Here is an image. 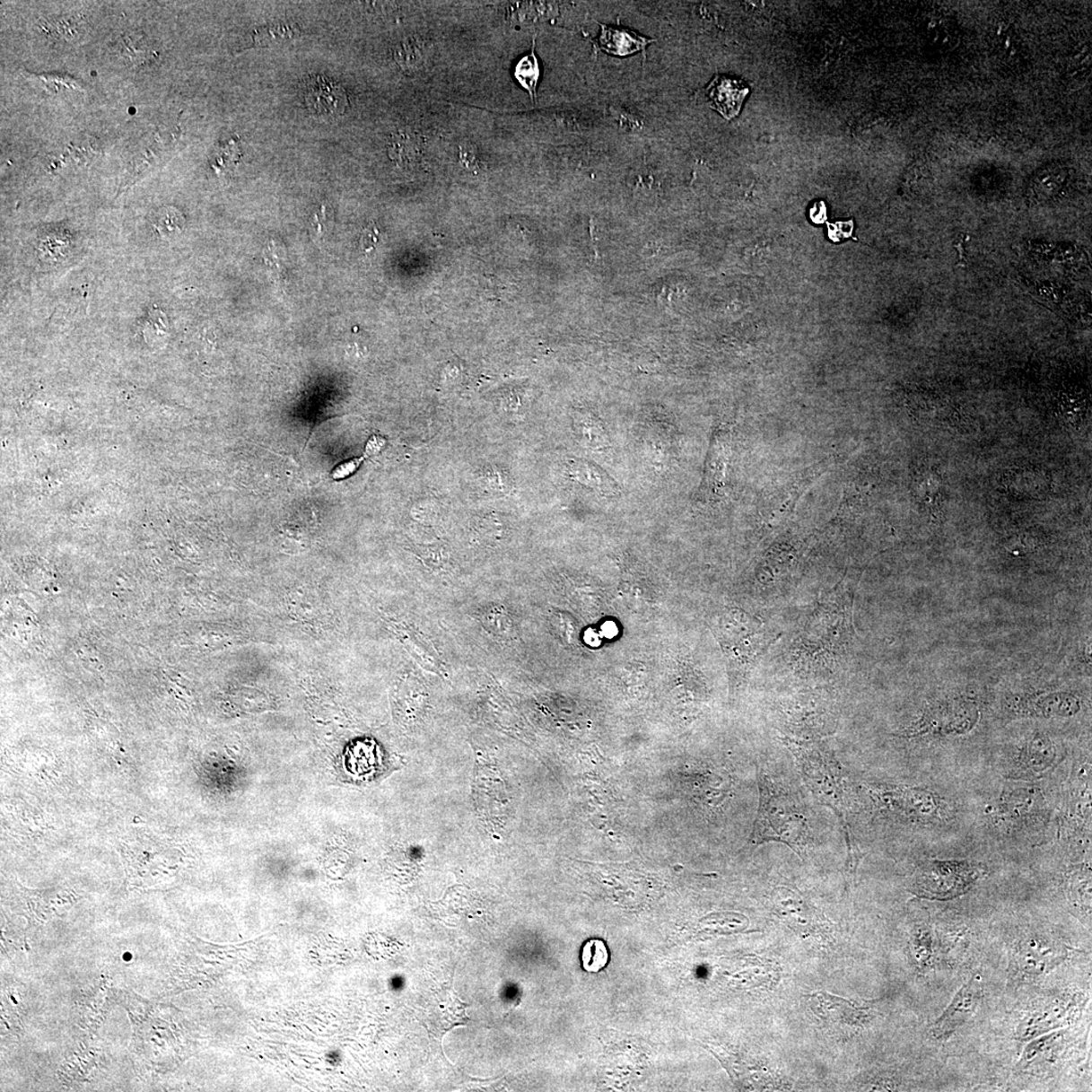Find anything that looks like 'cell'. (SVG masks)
<instances>
[{
  "label": "cell",
  "mask_w": 1092,
  "mask_h": 1092,
  "mask_svg": "<svg viewBox=\"0 0 1092 1092\" xmlns=\"http://www.w3.org/2000/svg\"><path fill=\"white\" fill-rule=\"evenodd\" d=\"M783 741L793 754L804 782L811 793L838 816L847 842V871L854 874L860 862V852L852 839L848 823L851 797L846 776L840 763L816 741L788 738H784Z\"/></svg>",
  "instance_id": "cell-1"
},
{
  "label": "cell",
  "mask_w": 1092,
  "mask_h": 1092,
  "mask_svg": "<svg viewBox=\"0 0 1092 1092\" xmlns=\"http://www.w3.org/2000/svg\"><path fill=\"white\" fill-rule=\"evenodd\" d=\"M760 808L756 817L752 843L776 842L802 854L810 843L807 815L796 797L760 771Z\"/></svg>",
  "instance_id": "cell-2"
},
{
  "label": "cell",
  "mask_w": 1092,
  "mask_h": 1092,
  "mask_svg": "<svg viewBox=\"0 0 1092 1092\" xmlns=\"http://www.w3.org/2000/svg\"><path fill=\"white\" fill-rule=\"evenodd\" d=\"M715 631L729 664L744 677L751 673L776 641L764 631L762 623L741 610L724 614Z\"/></svg>",
  "instance_id": "cell-3"
},
{
  "label": "cell",
  "mask_w": 1092,
  "mask_h": 1092,
  "mask_svg": "<svg viewBox=\"0 0 1092 1092\" xmlns=\"http://www.w3.org/2000/svg\"><path fill=\"white\" fill-rule=\"evenodd\" d=\"M984 873L983 866L967 860H934L915 881V894L931 899H951L972 887Z\"/></svg>",
  "instance_id": "cell-4"
},
{
  "label": "cell",
  "mask_w": 1092,
  "mask_h": 1092,
  "mask_svg": "<svg viewBox=\"0 0 1092 1092\" xmlns=\"http://www.w3.org/2000/svg\"><path fill=\"white\" fill-rule=\"evenodd\" d=\"M1067 958V948L1057 939L1032 935L1020 940L1010 959V974L1017 983L1046 975Z\"/></svg>",
  "instance_id": "cell-5"
},
{
  "label": "cell",
  "mask_w": 1092,
  "mask_h": 1092,
  "mask_svg": "<svg viewBox=\"0 0 1092 1092\" xmlns=\"http://www.w3.org/2000/svg\"><path fill=\"white\" fill-rule=\"evenodd\" d=\"M876 799L885 809L898 817L928 824L939 817L942 799L921 788H876Z\"/></svg>",
  "instance_id": "cell-6"
},
{
  "label": "cell",
  "mask_w": 1092,
  "mask_h": 1092,
  "mask_svg": "<svg viewBox=\"0 0 1092 1092\" xmlns=\"http://www.w3.org/2000/svg\"><path fill=\"white\" fill-rule=\"evenodd\" d=\"M1083 1000L1079 993H1067L1052 999L1026 1016L1018 1026L1017 1038L1030 1041L1048 1032L1062 1029L1079 1017Z\"/></svg>",
  "instance_id": "cell-7"
},
{
  "label": "cell",
  "mask_w": 1092,
  "mask_h": 1092,
  "mask_svg": "<svg viewBox=\"0 0 1092 1092\" xmlns=\"http://www.w3.org/2000/svg\"><path fill=\"white\" fill-rule=\"evenodd\" d=\"M983 999V979L979 974H974L965 985L961 987L958 993L955 995L950 1006L932 1025L930 1030L932 1037L938 1040L950 1038L959 1027L975 1014Z\"/></svg>",
  "instance_id": "cell-8"
},
{
  "label": "cell",
  "mask_w": 1092,
  "mask_h": 1092,
  "mask_svg": "<svg viewBox=\"0 0 1092 1092\" xmlns=\"http://www.w3.org/2000/svg\"><path fill=\"white\" fill-rule=\"evenodd\" d=\"M810 1009L826 1023L862 1027L870 1022L871 1002L864 1006L819 992L807 996Z\"/></svg>",
  "instance_id": "cell-9"
},
{
  "label": "cell",
  "mask_w": 1092,
  "mask_h": 1092,
  "mask_svg": "<svg viewBox=\"0 0 1092 1092\" xmlns=\"http://www.w3.org/2000/svg\"><path fill=\"white\" fill-rule=\"evenodd\" d=\"M956 706L926 713L915 727L907 730L906 736L920 737L930 732L963 733L974 728L978 720L977 709L965 703Z\"/></svg>",
  "instance_id": "cell-10"
},
{
  "label": "cell",
  "mask_w": 1092,
  "mask_h": 1092,
  "mask_svg": "<svg viewBox=\"0 0 1092 1092\" xmlns=\"http://www.w3.org/2000/svg\"><path fill=\"white\" fill-rule=\"evenodd\" d=\"M306 101L310 113L329 118L345 113L348 99L344 87L324 76H315L307 84Z\"/></svg>",
  "instance_id": "cell-11"
},
{
  "label": "cell",
  "mask_w": 1092,
  "mask_h": 1092,
  "mask_svg": "<svg viewBox=\"0 0 1092 1092\" xmlns=\"http://www.w3.org/2000/svg\"><path fill=\"white\" fill-rule=\"evenodd\" d=\"M748 87L739 79L716 76L707 87L709 105L728 121L737 118L748 94Z\"/></svg>",
  "instance_id": "cell-12"
},
{
  "label": "cell",
  "mask_w": 1092,
  "mask_h": 1092,
  "mask_svg": "<svg viewBox=\"0 0 1092 1092\" xmlns=\"http://www.w3.org/2000/svg\"><path fill=\"white\" fill-rule=\"evenodd\" d=\"M1056 760L1053 745L1045 738H1034L1020 749L1012 772L1016 776H1040L1049 770Z\"/></svg>",
  "instance_id": "cell-13"
},
{
  "label": "cell",
  "mask_w": 1092,
  "mask_h": 1092,
  "mask_svg": "<svg viewBox=\"0 0 1092 1092\" xmlns=\"http://www.w3.org/2000/svg\"><path fill=\"white\" fill-rule=\"evenodd\" d=\"M569 474L573 481L605 497H617L621 490L616 480L600 467L591 461L573 459L569 465Z\"/></svg>",
  "instance_id": "cell-14"
},
{
  "label": "cell",
  "mask_w": 1092,
  "mask_h": 1092,
  "mask_svg": "<svg viewBox=\"0 0 1092 1092\" xmlns=\"http://www.w3.org/2000/svg\"><path fill=\"white\" fill-rule=\"evenodd\" d=\"M599 26L601 27V35L597 39L598 48H599V50L611 55L620 56V57H625V56L639 51L644 52L645 48L656 42V39L642 37L627 29H614L605 26L603 23H599Z\"/></svg>",
  "instance_id": "cell-15"
},
{
  "label": "cell",
  "mask_w": 1092,
  "mask_h": 1092,
  "mask_svg": "<svg viewBox=\"0 0 1092 1092\" xmlns=\"http://www.w3.org/2000/svg\"><path fill=\"white\" fill-rule=\"evenodd\" d=\"M573 430L584 448L592 451H605L610 448V438L602 421L593 413L580 411L572 418Z\"/></svg>",
  "instance_id": "cell-16"
},
{
  "label": "cell",
  "mask_w": 1092,
  "mask_h": 1092,
  "mask_svg": "<svg viewBox=\"0 0 1092 1092\" xmlns=\"http://www.w3.org/2000/svg\"><path fill=\"white\" fill-rule=\"evenodd\" d=\"M1064 1040V1033L1061 1031L1042 1035L1040 1039L1032 1041L1025 1049L1018 1067L1022 1070H1030L1039 1063L1055 1061L1062 1050Z\"/></svg>",
  "instance_id": "cell-17"
},
{
  "label": "cell",
  "mask_w": 1092,
  "mask_h": 1092,
  "mask_svg": "<svg viewBox=\"0 0 1092 1092\" xmlns=\"http://www.w3.org/2000/svg\"><path fill=\"white\" fill-rule=\"evenodd\" d=\"M773 904L778 915L797 927L808 926L811 912L800 896L793 891L780 887L773 892Z\"/></svg>",
  "instance_id": "cell-18"
},
{
  "label": "cell",
  "mask_w": 1092,
  "mask_h": 1092,
  "mask_svg": "<svg viewBox=\"0 0 1092 1092\" xmlns=\"http://www.w3.org/2000/svg\"><path fill=\"white\" fill-rule=\"evenodd\" d=\"M1019 708L1024 714L1070 716L1079 711V701L1071 695H1047L1031 700Z\"/></svg>",
  "instance_id": "cell-19"
},
{
  "label": "cell",
  "mask_w": 1092,
  "mask_h": 1092,
  "mask_svg": "<svg viewBox=\"0 0 1092 1092\" xmlns=\"http://www.w3.org/2000/svg\"><path fill=\"white\" fill-rule=\"evenodd\" d=\"M536 39H533V46L530 54L517 63L514 75L518 83H520L526 91L530 94L533 102L537 101V89L540 77L539 62L536 55Z\"/></svg>",
  "instance_id": "cell-20"
},
{
  "label": "cell",
  "mask_w": 1092,
  "mask_h": 1092,
  "mask_svg": "<svg viewBox=\"0 0 1092 1092\" xmlns=\"http://www.w3.org/2000/svg\"><path fill=\"white\" fill-rule=\"evenodd\" d=\"M581 967L590 974H598L603 970L609 963V951L607 946L601 939H590L581 948Z\"/></svg>",
  "instance_id": "cell-21"
},
{
  "label": "cell",
  "mask_w": 1092,
  "mask_h": 1092,
  "mask_svg": "<svg viewBox=\"0 0 1092 1092\" xmlns=\"http://www.w3.org/2000/svg\"><path fill=\"white\" fill-rule=\"evenodd\" d=\"M299 34L298 26L292 22H282L258 30L255 33L254 41L260 46L280 45L291 41Z\"/></svg>",
  "instance_id": "cell-22"
},
{
  "label": "cell",
  "mask_w": 1092,
  "mask_h": 1092,
  "mask_svg": "<svg viewBox=\"0 0 1092 1092\" xmlns=\"http://www.w3.org/2000/svg\"><path fill=\"white\" fill-rule=\"evenodd\" d=\"M912 950L920 969H928L932 958V938L928 930H920L916 932L913 939Z\"/></svg>",
  "instance_id": "cell-23"
},
{
  "label": "cell",
  "mask_w": 1092,
  "mask_h": 1092,
  "mask_svg": "<svg viewBox=\"0 0 1092 1092\" xmlns=\"http://www.w3.org/2000/svg\"><path fill=\"white\" fill-rule=\"evenodd\" d=\"M52 33L67 41H73L81 37L84 33V26L83 23L74 18H59L51 20L49 26Z\"/></svg>",
  "instance_id": "cell-24"
},
{
  "label": "cell",
  "mask_w": 1092,
  "mask_h": 1092,
  "mask_svg": "<svg viewBox=\"0 0 1092 1092\" xmlns=\"http://www.w3.org/2000/svg\"><path fill=\"white\" fill-rule=\"evenodd\" d=\"M382 445H384V441H382L380 438L373 436L369 441L368 446H366L364 457L360 459L345 462V464H342L335 468L332 474L333 479H345V477L354 473L358 466L362 464V461L365 458L372 457L374 454H377L381 450Z\"/></svg>",
  "instance_id": "cell-25"
},
{
  "label": "cell",
  "mask_w": 1092,
  "mask_h": 1092,
  "mask_svg": "<svg viewBox=\"0 0 1092 1092\" xmlns=\"http://www.w3.org/2000/svg\"><path fill=\"white\" fill-rule=\"evenodd\" d=\"M1010 484L1012 488L1023 485L1022 487L1016 489V492L1025 494H1039V492H1042L1043 485H1046L1040 472L1034 469H1024L1019 474H1016L1015 477H1012Z\"/></svg>",
  "instance_id": "cell-26"
},
{
  "label": "cell",
  "mask_w": 1092,
  "mask_h": 1092,
  "mask_svg": "<svg viewBox=\"0 0 1092 1092\" xmlns=\"http://www.w3.org/2000/svg\"><path fill=\"white\" fill-rule=\"evenodd\" d=\"M394 56L398 66L404 69H412L418 66L422 55L420 47L415 41L406 39L397 46Z\"/></svg>",
  "instance_id": "cell-27"
},
{
  "label": "cell",
  "mask_w": 1092,
  "mask_h": 1092,
  "mask_svg": "<svg viewBox=\"0 0 1092 1092\" xmlns=\"http://www.w3.org/2000/svg\"><path fill=\"white\" fill-rule=\"evenodd\" d=\"M119 52L125 59L140 60L148 53L145 39L141 36H125L119 42Z\"/></svg>",
  "instance_id": "cell-28"
},
{
  "label": "cell",
  "mask_w": 1092,
  "mask_h": 1092,
  "mask_svg": "<svg viewBox=\"0 0 1092 1092\" xmlns=\"http://www.w3.org/2000/svg\"><path fill=\"white\" fill-rule=\"evenodd\" d=\"M418 153V145L415 141H411L408 135L402 134L398 138L393 141V147L390 150V157L397 162H409L411 157H415Z\"/></svg>",
  "instance_id": "cell-29"
},
{
  "label": "cell",
  "mask_w": 1092,
  "mask_h": 1092,
  "mask_svg": "<svg viewBox=\"0 0 1092 1092\" xmlns=\"http://www.w3.org/2000/svg\"><path fill=\"white\" fill-rule=\"evenodd\" d=\"M1078 879H1071L1070 894L1073 902L1081 904V907L1086 910H1090V873L1084 875V878L1078 874Z\"/></svg>",
  "instance_id": "cell-30"
},
{
  "label": "cell",
  "mask_w": 1092,
  "mask_h": 1092,
  "mask_svg": "<svg viewBox=\"0 0 1092 1092\" xmlns=\"http://www.w3.org/2000/svg\"><path fill=\"white\" fill-rule=\"evenodd\" d=\"M157 223H159V228L167 231V232L173 233L175 231H180L182 229L183 224H185V219H183L181 214L177 210L169 209L164 210V212L161 214V217H159V220L157 219Z\"/></svg>",
  "instance_id": "cell-31"
},
{
  "label": "cell",
  "mask_w": 1092,
  "mask_h": 1092,
  "mask_svg": "<svg viewBox=\"0 0 1092 1092\" xmlns=\"http://www.w3.org/2000/svg\"><path fill=\"white\" fill-rule=\"evenodd\" d=\"M332 214L327 205H322L313 218L312 228L318 236H322L331 225Z\"/></svg>",
  "instance_id": "cell-32"
},
{
  "label": "cell",
  "mask_w": 1092,
  "mask_h": 1092,
  "mask_svg": "<svg viewBox=\"0 0 1092 1092\" xmlns=\"http://www.w3.org/2000/svg\"><path fill=\"white\" fill-rule=\"evenodd\" d=\"M460 163L466 167L467 170H476L477 169V157L474 149L469 146L462 147L459 151Z\"/></svg>",
  "instance_id": "cell-33"
},
{
  "label": "cell",
  "mask_w": 1092,
  "mask_h": 1092,
  "mask_svg": "<svg viewBox=\"0 0 1092 1092\" xmlns=\"http://www.w3.org/2000/svg\"><path fill=\"white\" fill-rule=\"evenodd\" d=\"M379 242V230L376 227L368 228L364 231L362 238V245L365 251L371 252L374 246Z\"/></svg>",
  "instance_id": "cell-34"
},
{
  "label": "cell",
  "mask_w": 1092,
  "mask_h": 1092,
  "mask_svg": "<svg viewBox=\"0 0 1092 1092\" xmlns=\"http://www.w3.org/2000/svg\"><path fill=\"white\" fill-rule=\"evenodd\" d=\"M810 218L817 224H822L826 220V208L823 202L813 205L810 210Z\"/></svg>",
  "instance_id": "cell-35"
},
{
  "label": "cell",
  "mask_w": 1092,
  "mask_h": 1092,
  "mask_svg": "<svg viewBox=\"0 0 1092 1092\" xmlns=\"http://www.w3.org/2000/svg\"><path fill=\"white\" fill-rule=\"evenodd\" d=\"M852 224V222L849 221L846 223L839 222V223H836V224H834V225H830V236L834 234V236L832 237L834 241H839V239L842 237H843V238L848 237L846 234H843L842 232V231H843V229H846L847 227H849Z\"/></svg>",
  "instance_id": "cell-36"
},
{
  "label": "cell",
  "mask_w": 1092,
  "mask_h": 1092,
  "mask_svg": "<svg viewBox=\"0 0 1092 1092\" xmlns=\"http://www.w3.org/2000/svg\"><path fill=\"white\" fill-rule=\"evenodd\" d=\"M131 957H132V956H131L130 954H126V955H124V960H125V961H130V960H131Z\"/></svg>",
  "instance_id": "cell-37"
}]
</instances>
